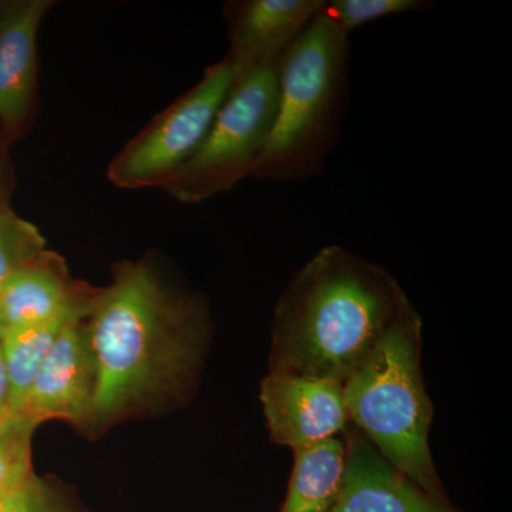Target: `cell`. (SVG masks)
<instances>
[{
  "label": "cell",
  "mask_w": 512,
  "mask_h": 512,
  "mask_svg": "<svg viewBox=\"0 0 512 512\" xmlns=\"http://www.w3.org/2000/svg\"><path fill=\"white\" fill-rule=\"evenodd\" d=\"M86 325L97 369L87 436L178 406L192 394L210 340V311L201 295L175 285L154 259L114 266Z\"/></svg>",
  "instance_id": "1"
},
{
  "label": "cell",
  "mask_w": 512,
  "mask_h": 512,
  "mask_svg": "<svg viewBox=\"0 0 512 512\" xmlns=\"http://www.w3.org/2000/svg\"><path fill=\"white\" fill-rule=\"evenodd\" d=\"M409 303L383 266L340 245L322 248L276 303L269 372L345 384Z\"/></svg>",
  "instance_id": "2"
},
{
  "label": "cell",
  "mask_w": 512,
  "mask_h": 512,
  "mask_svg": "<svg viewBox=\"0 0 512 512\" xmlns=\"http://www.w3.org/2000/svg\"><path fill=\"white\" fill-rule=\"evenodd\" d=\"M349 66V36L320 13L279 63L275 120L252 178L306 183L322 173L349 110Z\"/></svg>",
  "instance_id": "3"
},
{
  "label": "cell",
  "mask_w": 512,
  "mask_h": 512,
  "mask_svg": "<svg viewBox=\"0 0 512 512\" xmlns=\"http://www.w3.org/2000/svg\"><path fill=\"white\" fill-rule=\"evenodd\" d=\"M423 320L410 302L343 384L349 421L421 490L447 498L430 450L434 409L421 373Z\"/></svg>",
  "instance_id": "4"
},
{
  "label": "cell",
  "mask_w": 512,
  "mask_h": 512,
  "mask_svg": "<svg viewBox=\"0 0 512 512\" xmlns=\"http://www.w3.org/2000/svg\"><path fill=\"white\" fill-rule=\"evenodd\" d=\"M278 69L238 74L194 157L163 190L181 204H200L252 177L271 133Z\"/></svg>",
  "instance_id": "5"
},
{
  "label": "cell",
  "mask_w": 512,
  "mask_h": 512,
  "mask_svg": "<svg viewBox=\"0 0 512 512\" xmlns=\"http://www.w3.org/2000/svg\"><path fill=\"white\" fill-rule=\"evenodd\" d=\"M238 70L227 56L200 82L157 114L111 160L107 178L121 190L164 188L194 157L217 117Z\"/></svg>",
  "instance_id": "6"
},
{
  "label": "cell",
  "mask_w": 512,
  "mask_h": 512,
  "mask_svg": "<svg viewBox=\"0 0 512 512\" xmlns=\"http://www.w3.org/2000/svg\"><path fill=\"white\" fill-rule=\"evenodd\" d=\"M259 399L271 440L292 451L336 439L348 429L343 384L333 380L268 372Z\"/></svg>",
  "instance_id": "7"
},
{
  "label": "cell",
  "mask_w": 512,
  "mask_h": 512,
  "mask_svg": "<svg viewBox=\"0 0 512 512\" xmlns=\"http://www.w3.org/2000/svg\"><path fill=\"white\" fill-rule=\"evenodd\" d=\"M86 316L63 330L30 386L18 417L36 429L57 420L86 433L97 387Z\"/></svg>",
  "instance_id": "8"
},
{
  "label": "cell",
  "mask_w": 512,
  "mask_h": 512,
  "mask_svg": "<svg viewBox=\"0 0 512 512\" xmlns=\"http://www.w3.org/2000/svg\"><path fill=\"white\" fill-rule=\"evenodd\" d=\"M50 0L0 2V131L10 143L26 136L37 113V35Z\"/></svg>",
  "instance_id": "9"
},
{
  "label": "cell",
  "mask_w": 512,
  "mask_h": 512,
  "mask_svg": "<svg viewBox=\"0 0 512 512\" xmlns=\"http://www.w3.org/2000/svg\"><path fill=\"white\" fill-rule=\"evenodd\" d=\"M326 0H232L224 6L227 57L238 74L278 69L286 52L322 13Z\"/></svg>",
  "instance_id": "10"
},
{
  "label": "cell",
  "mask_w": 512,
  "mask_h": 512,
  "mask_svg": "<svg viewBox=\"0 0 512 512\" xmlns=\"http://www.w3.org/2000/svg\"><path fill=\"white\" fill-rule=\"evenodd\" d=\"M99 288L73 278L62 255L47 248L0 288L3 329L86 315Z\"/></svg>",
  "instance_id": "11"
},
{
  "label": "cell",
  "mask_w": 512,
  "mask_h": 512,
  "mask_svg": "<svg viewBox=\"0 0 512 512\" xmlns=\"http://www.w3.org/2000/svg\"><path fill=\"white\" fill-rule=\"evenodd\" d=\"M343 434L345 481L332 512H460L400 473L356 427Z\"/></svg>",
  "instance_id": "12"
},
{
  "label": "cell",
  "mask_w": 512,
  "mask_h": 512,
  "mask_svg": "<svg viewBox=\"0 0 512 512\" xmlns=\"http://www.w3.org/2000/svg\"><path fill=\"white\" fill-rule=\"evenodd\" d=\"M293 456L288 493L279 512H332L345 481V439L299 448Z\"/></svg>",
  "instance_id": "13"
},
{
  "label": "cell",
  "mask_w": 512,
  "mask_h": 512,
  "mask_svg": "<svg viewBox=\"0 0 512 512\" xmlns=\"http://www.w3.org/2000/svg\"><path fill=\"white\" fill-rule=\"evenodd\" d=\"M86 315L3 329L0 349L8 373L10 416L18 417L22 412L30 386L63 330Z\"/></svg>",
  "instance_id": "14"
},
{
  "label": "cell",
  "mask_w": 512,
  "mask_h": 512,
  "mask_svg": "<svg viewBox=\"0 0 512 512\" xmlns=\"http://www.w3.org/2000/svg\"><path fill=\"white\" fill-rule=\"evenodd\" d=\"M46 249L40 229L13 211L9 202H0V288Z\"/></svg>",
  "instance_id": "15"
},
{
  "label": "cell",
  "mask_w": 512,
  "mask_h": 512,
  "mask_svg": "<svg viewBox=\"0 0 512 512\" xmlns=\"http://www.w3.org/2000/svg\"><path fill=\"white\" fill-rule=\"evenodd\" d=\"M437 8L429 0H330L325 2L322 13L332 20L346 35L367 23L402 15V13H427Z\"/></svg>",
  "instance_id": "16"
},
{
  "label": "cell",
  "mask_w": 512,
  "mask_h": 512,
  "mask_svg": "<svg viewBox=\"0 0 512 512\" xmlns=\"http://www.w3.org/2000/svg\"><path fill=\"white\" fill-rule=\"evenodd\" d=\"M36 427L19 417L0 421V488L35 473L32 466V437Z\"/></svg>",
  "instance_id": "17"
},
{
  "label": "cell",
  "mask_w": 512,
  "mask_h": 512,
  "mask_svg": "<svg viewBox=\"0 0 512 512\" xmlns=\"http://www.w3.org/2000/svg\"><path fill=\"white\" fill-rule=\"evenodd\" d=\"M28 512H83L72 497L49 478L37 476L30 495Z\"/></svg>",
  "instance_id": "18"
},
{
  "label": "cell",
  "mask_w": 512,
  "mask_h": 512,
  "mask_svg": "<svg viewBox=\"0 0 512 512\" xmlns=\"http://www.w3.org/2000/svg\"><path fill=\"white\" fill-rule=\"evenodd\" d=\"M36 477L37 474L33 473L25 480L0 488V512H28Z\"/></svg>",
  "instance_id": "19"
},
{
  "label": "cell",
  "mask_w": 512,
  "mask_h": 512,
  "mask_svg": "<svg viewBox=\"0 0 512 512\" xmlns=\"http://www.w3.org/2000/svg\"><path fill=\"white\" fill-rule=\"evenodd\" d=\"M8 144H10L9 138L0 131V202H9L10 175L8 160H6Z\"/></svg>",
  "instance_id": "20"
},
{
  "label": "cell",
  "mask_w": 512,
  "mask_h": 512,
  "mask_svg": "<svg viewBox=\"0 0 512 512\" xmlns=\"http://www.w3.org/2000/svg\"><path fill=\"white\" fill-rule=\"evenodd\" d=\"M9 416V380L2 349H0V421L5 420Z\"/></svg>",
  "instance_id": "21"
},
{
  "label": "cell",
  "mask_w": 512,
  "mask_h": 512,
  "mask_svg": "<svg viewBox=\"0 0 512 512\" xmlns=\"http://www.w3.org/2000/svg\"><path fill=\"white\" fill-rule=\"evenodd\" d=\"M2 332H3V323H2V319H0V335H2Z\"/></svg>",
  "instance_id": "22"
}]
</instances>
